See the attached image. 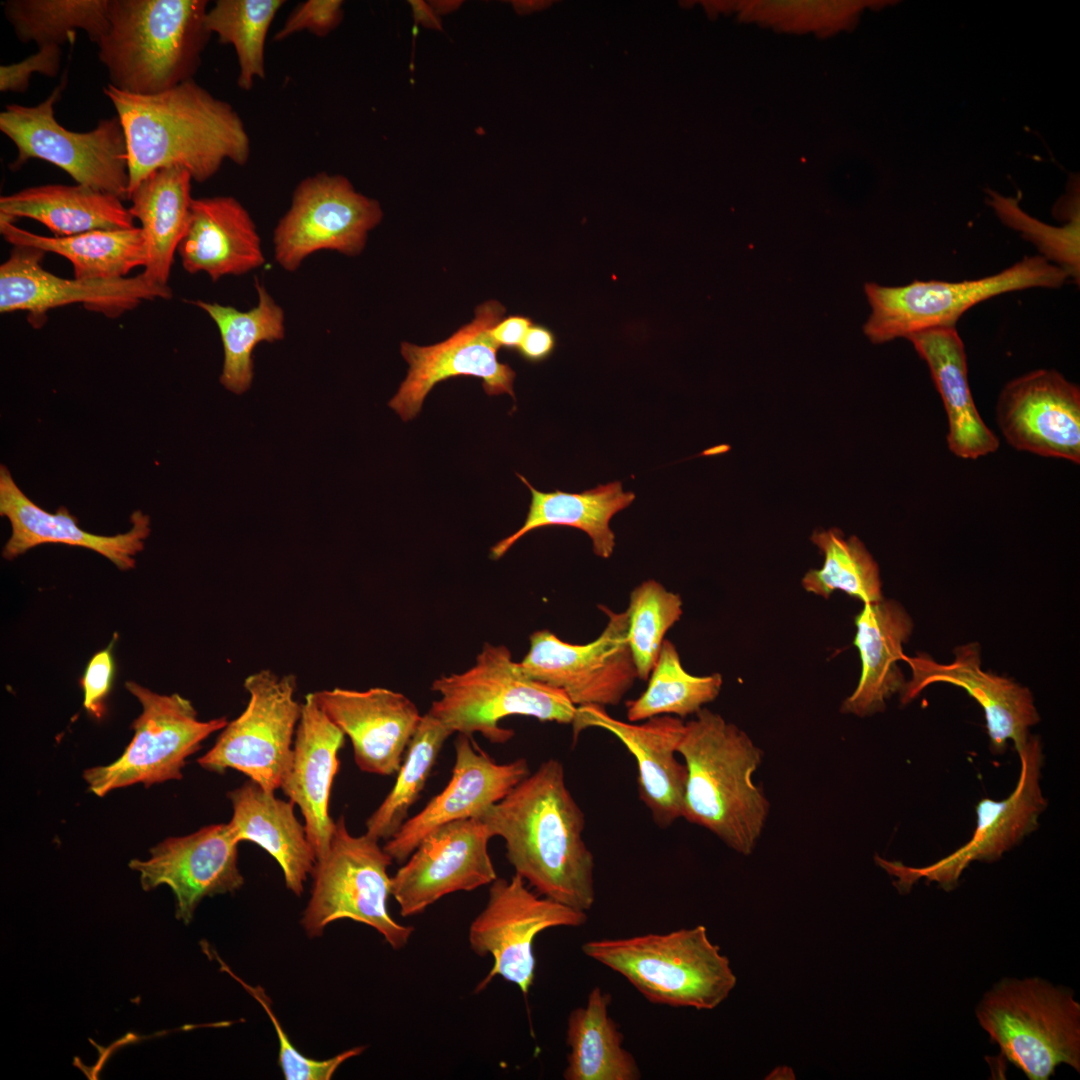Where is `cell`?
I'll return each mask as SVG.
<instances>
[{
    "instance_id": "35",
    "label": "cell",
    "mask_w": 1080,
    "mask_h": 1080,
    "mask_svg": "<svg viewBox=\"0 0 1080 1080\" xmlns=\"http://www.w3.org/2000/svg\"><path fill=\"white\" fill-rule=\"evenodd\" d=\"M0 232L13 246H29L68 259L74 278L115 280L125 278L147 261L146 240L141 227L122 230H94L72 236L39 235L0 218Z\"/></svg>"
},
{
    "instance_id": "4",
    "label": "cell",
    "mask_w": 1080,
    "mask_h": 1080,
    "mask_svg": "<svg viewBox=\"0 0 1080 1080\" xmlns=\"http://www.w3.org/2000/svg\"><path fill=\"white\" fill-rule=\"evenodd\" d=\"M206 0H110L96 43L110 85L153 95L193 79L210 33Z\"/></svg>"
},
{
    "instance_id": "18",
    "label": "cell",
    "mask_w": 1080,
    "mask_h": 1080,
    "mask_svg": "<svg viewBox=\"0 0 1080 1080\" xmlns=\"http://www.w3.org/2000/svg\"><path fill=\"white\" fill-rule=\"evenodd\" d=\"M505 313L496 300L475 309L474 319L450 338L431 346L401 343V354L409 364L407 376L388 405L403 421L415 418L427 394L439 382L457 376H475L489 396L507 393L515 400V371L499 362V347L490 330Z\"/></svg>"
},
{
    "instance_id": "7",
    "label": "cell",
    "mask_w": 1080,
    "mask_h": 1080,
    "mask_svg": "<svg viewBox=\"0 0 1080 1080\" xmlns=\"http://www.w3.org/2000/svg\"><path fill=\"white\" fill-rule=\"evenodd\" d=\"M975 1013L1028 1079L1047 1080L1061 1064L1080 1071V1004L1071 989L1039 977L1004 978L983 995Z\"/></svg>"
},
{
    "instance_id": "5",
    "label": "cell",
    "mask_w": 1080,
    "mask_h": 1080,
    "mask_svg": "<svg viewBox=\"0 0 1080 1080\" xmlns=\"http://www.w3.org/2000/svg\"><path fill=\"white\" fill-rule=\"evenodd\" d=\"M582 951L658 1005L712 1010L729 996L737 981L729 959L709 940L703 925L590 940Z\"/></svg>"
},
{
    "instance_id": "47",
    "label": "cell",
    "mask_w": 1080,
    "mask_h": 1080,
    "mask_svg": "<svg viewBox=\"0 0 1080 1080\" xmlns=\"http://www.w3.org/2000/svg\"><path fill=\"white\" fill-rule=\"evenodd\" d=\"M61 58V47L44 46L19 62L0 66V91L26 92L34 73L56 77L60 71Z\"/></svg>"
},
{
    "instance_id": "33",
    "label": "cell",
    "mask_w": 1080,
    "mask_h": 1080,
    "mask_svg": "<svg viewBox=\"0 0 1080 1080\" xmlns=\"http://www.w3.org/2000/svg\"><path fill=\"white\" fill-rule=\"evenodd\" d=\"M192 180L184 168H161L142 179L128 197L129 212L140 221L146 240L142 273L160 285H167L174 255L190 223Z\"/></svg>"
},
{
    "instance_id": "10",
    "label": "cell",
    "mask_w": 1080,
    "mask_h": 1080,
    "mask_svg": "<svg viewBox=\"0 0 1080 1080\" xmlns=\"http://www.w3.org/2000/svg\"><path fill=\"white\" fill-rule=\"evenodd\" d=\"M65 79L35 106L9 104L0 113V130L17 149L12 170L41 159L66 172L77 184L128 199L127 141L117 116L101 119L87 132L64 128L55 118Z\"/></svg>"
},
{
    "instance_id": "42",
    "label": "cell",
    "mask_w": 1080,
    "mask_h": 1080,
    "mask_svg": "<svg viewBox=\"0 0 1080 1080\" xmlns=\"http://www.w3.org/2000/svg\"><path fill=\"white\" fill-rule=\"evenodd\" d=\"M283 0H217L207 10L205 26L221 44L232 45L238 60L237 85L249 91L265 77L264 49L268 30Z\"/></svg>"
},
{
    "instance_id": "41",
    "label": "cell",
    "mask_w": 1080,
    "mask_h": 1080,
    "mask_svg": "<svg viewBox=\"0 0 1080 1080\" xmlns=\"http://www.w3.org/2000/svg\"><path fill=\"white\" fill-rule=\"evenodd\" d=\"M452 734L428 712L422 715L391 791L366 821L367 834L388 840L397 833L424 789L444 742Z\"/></svg>"
},
{
    "instance_id": "16",
    "label": "cell",
    "mask_w": 1080,
    "mask_h": 1080,
    "mask_svg": "<svg viewBox=\"0 0 1080 1080\" xmlns=\"http://www.w3.org/2000/svg\"><path fill=\"white\" fill-rule=\"evenodd\" d=\"M602 633L587 644H571L549 630L530 635L520 662L533 679L563 691L576 706H616L638 678L628 643V611L606 607Z\"/></svg>"
},
{
    "instance_id": "50",
    "label": "cell",
    "mask_w": 1080,
    "mask_h": 1080,
    "mask_svg": "<svg viewBox=\"0 0 1080 1080\" xmlns=\"http://www.w3.org/2000/svg\"><path fill=\"white\" fill-rule=\"evenodd\" d=\"M532 324L527 316L511 315L495 324L490 335L499 348L516 350Z\"/></svg>"
},
{
    "instance_id": "19",
    "label": "cell",
    "mask_w": 1080,
    "mask_h": 1080,
    "mask_svg": "<svg viewBox=\"0 0 1080 1080\" xmlns=\"http://www.w3.org/2000/svg\"><path fill=\"white\" fill-rule=\"evenodd\" d=\"M491 838L479 818L442 825L428 834L391 877V895L403 917L424 912L443 896L491 884L497 874Z\"/></svg>"
},
{
    "instance_id": "8",
    "label": "cell",
    "mask_w": 1080,
    "mask_h": 1080,
    "mask_svg": "<svg viewBox=\"0 0 1080 1080\" xmlns=\"http://www.w3.org/2000/svg\"><path fill=\"white\" fill-rule=\"evenodd\" d=\"M392 862L377 838L352 835L340 816L327 853L311 873V895L300 921L305 933L319 937L330 923L351 919L375 929L394 950L405 947L414 928L396 922L387 910Z\"/></svg>"
},
{
    "instance_id": "44",
    "label": "cell",
    "mask_w": 1080,
    "mask_h": 1080,
    "mask_svg": "<svg viewBox=\"0 0 1080 1080\" xmlns=\"http://www.w3.org/2000/svg\"><path fill=\"white\" fill-rule=\"evenodd\" d=\"M225 970L233 976L244 989L264 1008L274 1030L279 1044L278 1063L286 1080H328L336 1070L347 1060L359 1056L365 1050V1046H357L345 1050L334 1057L325 1060H315L304 1056L289 1040L278 1018L275 1016L269 997L260 986H252L225 967Z\"/></svg>"
},
{
    "instance_id": "24",
    "label": "cell",
    "mask_w": 1080,
    "mask_h": 1080,
    "mask_svg": "<svg viewBox=\"0 0 1080 1080\" xmlns=\"http://www.w3.org/2000/svg\"><path fill=\"white\" fill-rule=\"evenodd\" d=\"M573 737L589 727H598L616 736L634 756L638 769L639 798L654 822L662 828L683 817L687 769L676 758L685 723L672 715H660L636 722L611 717L605 707H577Z\"/></svg>"
},
{
    "instance_id": "28",
    "label": "cell",
    "mask_w": 1080,
    "mask_h": 1080,
    "mask_svg": "<svg viewBox=\"0 0 1080 1080\" xmlns=\"http://www.w3.org/2000/svg\"><path fill=\"white\" fill-rule=\"evenodd\" d=\"M177 253L185 271L204 272L212 281L243 275L265 263L256 225L232 196L193 200L190 223Z\"/></svg>"
},
{
    "instance_id": "21",
    "label": "cell",
    "mask_w": 1080,
    "mask_h": 1080,
    "mask_svg": "<svg viewBox=\"0 0 1080 1080\" xmlns=\"http://www.w3.org/2000/svg\"><path fill=\"white\" fill-rule=\"evenodd\" d=\"M238 845L228 823L213 824L165 839L151 848L150 858L132 859L129 867L139 873L145 891L167 885L175 896L176 918L189 924L205 897L243 886Z\"/></svg>"
},
{
    "instance_id": "13",
    "label": "cell",
    "mask_w": 1080,
    "mask_h": 1080,
    "mask_svg": "<svg viewBox=\"0 0 1080 1080\" xmlns=\"http://www.w3.org/2000/svg\"><path fill=\"white\" fill-rule=\"evenodd\" d=\"M1020 775L1014 791L1005 799H981L975 807L976 826L969 841L940 860L922 867L875 857L876 863L896 880L900 892H909L924 879L945 891L956 888L963 871L975 861L993 862L1037 829L1047 800L1040 786L1043 750L1039 738L1030 736L1018 753Z\"/></svg>"
},
{
    "instance_id": "46",
    "label": "cell",
    "mask_w": 1080,
    "mask_h": 1080,
    "mask_svg": "<svg viewBox=\"0 0 1080 1080\" xmlns=\"http://www.w3.org/2000/svg\"><path fill=\"white\" fill-rule=\"evenodd\" d=\"M343 1L308 0L299 4L288 16L281 29L274 35L275 41L309 31L317 37H325L342 21Z\"/></svg>"
},
{
    "instance_id": "11",
    "label": "cell",
    "mask_w": 1080,
    "mask_h": 1080,
    "mask_svg": "<svg viewBox=\"0 0 1080 1080\" xmlns=\"http://www.w3.org/2000/svg\"><path fill=\"white\" fill-rule=\"evenodd\" d=\"M125 685L142 712L132 723L134 736L122 755L84 771L89 790L99 797L137 783L149 787L182 779L187 758L228 723L225 717L200 720L191 701L179 694L161 695L132 681Z\"/></svg>"
},
{
    "instance_id": "23",
    "label": "cell",
    "mask_w": 1080,
    "mask_h": 1080,
    "mask_svg": "<svg viewBox=\"0 0 1080 1080\" xmlns=\"http://www.w3.org/2000/svg\"><path fill=\"white\" fill-rule=\"evenodd\" d=\"M526 759L497 763L476 749L468 736L455 741V763L447 786L407 819L383 846L393 861L404 863L436 828L458 820L478 818L504 798L528 774Z\"/></svg>"
},
{
    "instance_id": "27",
    "label": "cell",
    "mask_w": 1080,
    "mask_h": 1080,
    "mask_svg": "<svg viewBox=\"0 0 1080 1080\" xmlns=\"http://www.w3.org/2000/svg\"><path fill=\"white\" fill-rule=\"evenodd\" d=\"M0 515L11 525L2 555L13 560L42 544H65L93 550L121 570L135 566L150 534V518L142 511L131 515V528L113 536L96 535L80 528L78 520L61 506L55 513L42 509L20 489L5 465L0 466Z\"/></svg>"
},
{
    "instance_id": "38",
    "label": "cell",
    "mask_w": 1080,
    "mask_h": 1080,
    "mask_svg": "<svg viewBox=\"0 0 1080 1080\" xmlns=\"http://www.w3.org/2000/svg\"><path fill=\"white\" fill-rule=\"evenodd\" d=\"M110 0H7L3 12L22 43L38 48L73 42L78 30L97 43L109 26Z\"/></svg>"
},
{
    "instance_id": "34",
    "label": "cell",
    "mask_w": 1080,
    "mask_h": 1080,
    "mask_svg": "<svg viewBox=\"0 0 1080 1080\" xmlns=\"http://www.w3.org/2000/svg\"><path fill=\"white\" fill-rule=\"evenodd\" d=\"M517 476L531 491L529 510L524 524L516 532L491 547V559H500L530 531L548 526L580 529L590 537L597 556L604 559L611 556L615 534L610 528V520L633 502V492H624L622 483L614 481L582 493L559 490L546 493L535 489L524 476Z\"/></svg>"
},
{
    "instance_id": "48",
    "label": "cell",
    "mask_w": 1080,
    "mask_h": 1080,
    "mask_svg": "<svg viewBox=\"0 0 1080 1080\" xmlns=\"http://www.w3.org/2000/svg\"><path fill=\"white\" fill-rule=\"evenodd\" d=\"M114 676L115 660L110 645L91 657L81 678L83 707L96 719H101L105 713V701Z\"/></svg>"
},
{
    "instance_id": "32",
    "label": "cell",
    "mask_w": 1080,
    "mask_h": 1080,
    "mask_svg": "<svg viewBox=\"0 0 1080 1080\" xmlns=\"http://www.w3.org/2000/svg\"><path fill=\"white\" fill-rule=\"evenodd\" d=\"M0 218H30L57 237L94 230L135 227L134 217L119 197L85 185L47 184L0 198Z\"/></svg>"
},
{
    "instance_id": "14",
    "label": "cell",
    "mask_w": 1080,
    "mask_h": 1080,
    "mask_svg": "<svg viewBox=\"0 0 1080 1080\" xmlns=\"http://www.w3.org/2000/svg\"><path fill=\"white\" fill-rule=\"evenodd\" d=\"M382 217L380 204L357 192L344 176L321 172L307 177L296 186L274 230L275 260L293 272L317 251L357 255Z\"/></svg>"
},
{
    "instance_id": "36",
    "label": "cell",
    "mask_w": 1080,
    "mask_h": 1080,
    "mask_svg": "<svg viewBox=\"0 0 1080 1080\" xmlns=\"http://www.w3.org/2000/svg\"><path fill=\"white\" fill-rule=\"evenodd\" d=\"M610 994L594 987L583 1007L568 1016L566 1042L570 1048L563 1073L566 1080H637L641 1072L626 1050L623 1034L609 1015Z\"/></svg>"
},
{
    "instance_id": "9",
    "label": "cell",
    "mask_w": 1080,
    "mask_h": 1080,
    "mask_svg": "<svg viewBox=\"0 0 1080 1080\" xmlns=\"http://www.w3.org/2000/svg\"><path fill=\"white\" fill-rule=\"evenodd\" d=\"M1067 273L1041 255L1027 256L983 278L948 282L915 280L904 286H864L871 314L863 330L875 344L907 338L916 332L955 326L971 307L992 297L1028 289L1059 288Z\"/></svg>"
},
{
    "instance_id": "22",
    "label": "cell",
    "mask_w": 1080,
    "mask_h": 1080,
    "mask_svg": "<svg viewBox=\"0 0 1080 1080\" xmlns=\"http://www.w3.org/2000/svg\"><path fill=\"white\" fill-rule=\"evenodd\" d=\"M903 661L911 669V679L900 693L901 703H909L935 683L963 688L983 708L990 748L995 754L1003 753L1008 741L1013 742L1017 754L1021 752L1031 736L1030 728L1040 721L1029 688L982 669L978 642L956 647L950 663H939L926 653L905 655Z\"/></svg>"
},
{
    "instance_id": "43",
    "label": "cell",
    "mask_w": 1080,
    "mask_h": 1080,
    "mask_svg": "<svg viewBox=\"0 0 1080 1080\" xmlns=\"http://www.w3.org/2000/svg\"><path fill=\"white\" fill-rule=\"evenodd\" d=\"M628 643L638 679L648 680L667 631L681 618V597L650 579L630 594Z\"/></svg>"
},
{
    "instance_id": "2",
    "label": "cell",
    "mask_w": 1080,
    "mask_h": 1080,
    "mask_svg": "<svg viewBox=\"0 0 1080 1080\" xmlns=\"http://www.w3.org/2000/svg\"><path fill=\"white\" fill-rule=\"evenodd\" d=\"M103 93L126 136L128 197L161 168H184L201 183L225 161L243 166L249 160L250 138L238 112L193 79L153 95L127 93L110 84Z\"/></svg>"
},
{
    "instance_id": "40",
    "label": "cell",
    "mask_w": 1080,
    "mask_h": 1080,
    "mask_svg": "<svg viewBox=\"0 0 1080 1080\" xmlns=\"http://www.w3.org/2000/svg\"><path fill=\"white\" fill-rule=\"evenodd\" d=\"M723 684L721 674L695 676L682 666L675 645L664 640L650 673L646 690L627 702V719L644 721L660 715L686 717L717 698Z\"/></svg>"
},
{
    "instance_id": "1",
    "label": "cell",
    "mask_w": 1080,
    "mask_h": 1080,
    "mask_svg": "<svg viewBox=\"0 0 1080 1080\" xmlns=\"http://www.w3.org/2000/svg\"><path fill=\"white\" fill-rule=\"evenodd\" d=\"M478 818L491 838L505 841L515 874L538 894L581 911L592 908L595 862L583 838L585 815L559 760L542 762Z\"/></svg>"
},
{
    "instance_id": "37",
    "label": "cell",
    "mask_w": 1080,
    "mask_h": 1080,
    "mask_svg": "<svg viewBox=\"0 0 1080 1080\" xmlns=\"http://www.w3.org/2000/svg\"><path fill=\"white\" fill-rule=\"evenodd\" d=\"M258 302L248 311H241L217 302L196 300L193 303L206 312L216 324L224 351L220 383L234 394L246 392L253 381V351L261 342H275L285 336V314L264 284L255 280Z\"/></svg>"
},
{
    "instance_id": "17",
    "label": "cell",
    "mask_w": 1080,
    "mask_h": 1080,
    "mask_svg": "<svg viewBox=\"0 0 1080 1080\" xmlns=\"http://www.w3.org/2000/svg\"><path fill=\"white\" fill-rule=\"evenodd\" d=\"M45 252L29 246H13L0 266V312H28L34 326L44 324L49 310L80 303L86 309L118 317L143 301L170 299L168 285L153 282L143 273L115 280H82L59 277L45 270Z\"/></svg>"
},
{
    "instance_id": "6",
    "label": "cell",
    "mask_w": 1080,
    "mask_h": 1080,
    "mask_svg": "<svg viewBox=\"0 0 1080 1080\" xmlns=\"http://www.w3.org/2000/svg\"><path fill=\"white\" fill-rule=\"evenodd\" d=\"M440 695L430 715L452 733H480L492 743H505L513 731L499 722L512 715L572 724L577 707L561 690L531 678L504 645L486 643L472 667L435 679Z\"/></svg>"
},
{
    "instance_id": "15",
    "label": "cell",
    "mask_w": 1080,
    "mask_h": 1080,
    "mask_svg": "<svg viewBox=\"0 0 1080 1080\" xmlns=\"http://www.w3.org/2000/svg\"><path fill=\"white\" fill-rule=\"evenodd\" d=\"M586 922L585 911L534 893L521 876L514 874L509 880L497 877L490 885L485 908L468 932L472 951L481 957L491 955L494 960L476 992L501 976L527 995L535 978L536 936L549 928L579 927Z\"/></svg>"
},
{
    "instance_id": "39",
    "label": "cell",
    "mask_w": 1080,
    "mask_h": 1080,
    "mask_svg": "<svg viewBox=\"0 0 1080 1080\" xmlns=\"http://www.w3.org/2000/svg\"><path fill=\"white\" fill-rule=\"evenodd\" d=\"M824 556L820 569L809 570L802 578L803 588L829 598L836 590L861 600L864 604L883 598L877 562L856 536L845 538L837 528L817 529L811 537Z\"/></svg>"
},
{
    "instance_id": "20",
    "label": "cell",
    "mask_w": 1080,
    "mask_h": 1080,
    "mask_svg": "<svg viewBox=\"0 0 1080 1080\" xmlns=\"http://www.w3.org/2000/svg\"><path fill=\"white\" fill-rule=\"evenodd\" d=\"M997 425L1014 449L1080 463V389L1054 369L1009 381L995 407Z\"/></svg>"
},
{
    "instance_id": "12",
    "label": "cell",
    "mask_w": 1080,
    "mask_h": 1080,
    "mask_svg": "<svg viewBox=\"0 0 1080 1080\" xmlns=\"http://www.w3.org/2000/svg\"><path fill=\"white\" fill-rule=\"evenodd\" d=\"M244 688L249 695L245 710L197 762L210 772L239 771L275 792L291 763L301 713L296 677L262 669L246 677Z\"/></svg>"
},
{
    "instance_id": "29",
    "label": "cell",
    "mask_w": 1080,
    "mask_h": 1080,
    "mask_svg": "<svg viewBox=\"0 0 1080 1080\" xmlns=\"http://www.w3.org/2000/svg\"><path fill=\"white\" fill-rule=\"evenodd\" d=\"M907 339L926 362L948 420L947 446L957 457L975 460L998 450L999 439L979 414L968 382L965 347L955 326L930 328Z\"/></svg>"
},
{
    "instance_id": "3",
    "label": "cell",
    "mask_w": 1080,
    "mask_h": 1080,
    "mask_svg": "<svg viewBox=\"0 0 1080 1080\" xmlns=\"http://www.w3.org/2000/svg\"><path fill=\"white\" fill-rule=\"evenodd\" d=\"M677 753L687 769L682 818L734 851L751 854L769 813L768 800L753 782L761 749L736 725L702 708L685 723Z\"/></svg>"
},
{
    "instance_id": "45",
    "label": "cell",
    "mask_w": 1080,
    "mask_h": 1080,
    "mask_svg": "<svg viewBox=\"0 0 1080 1080\" xmlns=\"http://www.w3.org/2000/svg\"><path fill=\"white\" fill-rule=\"evenodd\" d=\"M755 13L762 19L806 26L831 25L849 12L851 3L833 1H768L756 4Z\"/></svg>"
},
{
    "instance_id": "49",
    "label": "cell",
    "mask_w": 1080,
    "mask_h": 1080,
    "mask_svg": "<svg viewBox=\"0 0 1080 1080\" xmlns=\"http://www.w3.org/2000/svg\"><path fill=\"white\" fill-rule=\"evenodd\" d=\"M555 347V334L548 327L533 323L516 351L524 360L540 363L552 355Z\"/></svg>"
},
{
    "instance_id": "25",
    "label": "cell",
    "mask_w": 1080,
    "mask_h": 1080,
    "mask_svg": "<svg viewBox=\"0 0 1080 1080\" xmlns=\"http://www.w3.org/2000/svg\"><path fill=\"white\" fill-rule=\"evenodd\" d=\"M331 721L351 740L354 760L366 773H397L422 715L402 693L381 687L313 692Z\"/></svg>"
},
{
    "instance_id": "30",
    "label": "cell",
    "mask_w": 1080,
    "mask_h": 1080,
    "mask_svg": "<svg viewBox=\"0 0 1080 1080\" xmlns=\"http://www.w3.org/2000/svg\"><path fill=\"white\" fill-rule=\"evenodd\" d=\"M855 625L861 676L853 693L843 701L841 712L866 717L884 711L886 701L902 692L906 681L898 661L904 660L903 644L909 640L914 623L898 601L882 598L864 604Z\"/></svg>"
},
{
    "instance_id": "26",
    "label": "cell",
    "mask_w": 1080,
    "mask_h": 1080,
    "mask_svg": "<svg viewBox=\"0 0 1080 1080\" xmlns=\"http://www.w3.org/2000/svg\"><path fill=\"white\" fill-rule=\"evenodd\" d=\"M345 734L317 703L313 693L301 703L290 766L280 789L304 817L316 860L328 851L335 829L329 798L339 769L338 752Z\"/></svg>"
},
{
    "instance_id": "31",
    "label": "cell",
    "mask_w": 1080,
    "mask_h": 1080,
    "mask_svg": "<svg viewBox=\"0 0 1080 1080\" xmlns=\"http://www.w3.org/2000/svg\"><path fill=\"white\" fill-rule=\"evenodd\" d=\"M227 797L233 809L228 825L235 839L255 843L270 854L283 872L287 889L300 896L316 857L305 825L295 816V805L250 779Z\"/></svg>"
}]
</instances>
